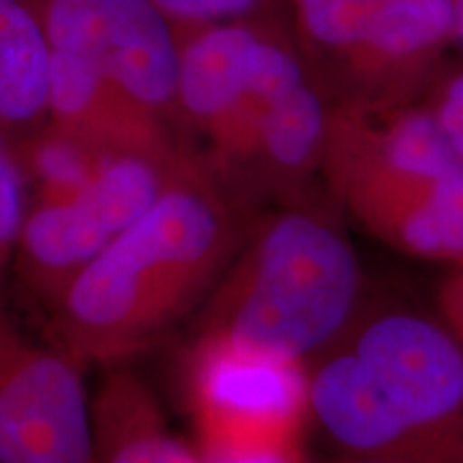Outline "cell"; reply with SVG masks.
<instances>
[{
  "label": "cell",
  "instance_id": "cell-3",
  "mask_svg": "<svg viewBox=\"0 0 463 463\" xmlns=\"http://www.w3.org/2000/svg\"><path fill=\"white\" fill-rule=\"evenodd\" d=\"M322 172L391 245L419 258L463 260V164L422 99H335Z\"/></svg>",
  "mask_w": 463,
  "mask_h": 463
},
{
  "label": "cell",
  "instance_id": "cell-10",
  "mask_svg": "<svg viewBox=\"0 0 463 463\" xmlns=\"http://www.w3.org/2000/svg\"><path fill=\"white\" fill-rule=\"evenodd\" d=\"M92 463H204L165 427L159 403L129 369H112L92 399Z\"/></svg>",
  "mask_w": 463,
  "mask_h": 463
},
{
  "label": "cell",
  "instance_id": "cell-18",
  "mask_svg": "<svg viewBox=\"0 0 463 463\" xmlns=\"http://www.w3.org/2000/svg\"><path fill=\"white\" fill-rule=\"evenodd\" d=\"M447 303H449V311H450L449 316H450V320H453L455 333L463 339V270H461V275L457 277V281L453 283V286L449 288Z\"/></svg>",
  "mask_w": 463,
  "mask_h": 463
},
{
  "label": "cell",
  "instance_id": "cell-14",
  "mask_svg": "<svg viewBox=\"0 0 463 463\" xmlns=\"http://www.w3.org/2000/svg\"><path fill=\"white\" fill-rule=\"evenodd\" d=\"M178 31L283 14V0H155Z\"/></svg>",
  "mask_w": 463,
  "mask_h": 463
},
{
  "label": "cell",
  "instance_id": "cell-16",
  "mask_svg": "<svg viewBox=\"0 0 463 463\" xmlns=\"http://www.w3.org/2000/svg\"><path fill=\"white\" fill-rule=\"evenodd\" d=\"M422 101L431 109L444 137L463 164V61L447 62Z\"/></svg>",
  "mask_w": 463,
  "mask_h": 463
},
{
  "label": "cell",
  "instance_id": "cell-17",
  "mask_svg": "<svg viewBox=\"0 0 463 463\" xmlns=\"http://www.w3.org/2000/svg\"><path fill=\"white\" fill-rule=\"evenodd\" d=\"M204 463H298V457L294 444H286V447L245 450V453L219 457V459H211Z\"/></svg>",
  "mask_w": 463,
  "mask_h": 463
},
{
  "label": "cell",
  "instance_id": "cell-20",
  "mask_svg": "<svg viewBox=\"0 0 463 463\" xmlns=\"http://www.w3.org/2000/svg\"><path fill=\"white\" fill-rule=\"evenodd\" d=\"M350 463H405V461L391 459V457H352Z\"/></svg>",
  "mask_w": 463,
  "mask_h": 463
},
{
  "label": "cell",
  "instance_id": "cell-15",
  "mask_svg": "<svg viewBox=\"0 0 463 463\" xmlns=\"http://www.w3.org/2000/svg\"><path fill=\"white\" fill-rule=\"evenodd\" d=\"M31 206V189L14 142L0 133V253L11 260L14 247Z\"/></svg>",
  "mask_w": 463,
  "mask_h": 463
},
{
  "label": "cell",
  "instance_id": "cell-12",
  "mask_svg": "<svg viewBox=\"0 0 463 463\" xmlns=\"http://www.w3.org/2000/svg\"><path fill=\"white\" fill-rule=\"evenodd\" d=\"M369 3L372 0H283V20L328 90L354 48Z\"/></svg>",
  "mask_w": 463,
  "mask_h": 463
},
{
  "label": "cell",
  "instance_id": "cell-13",
  "mask_svg": "<svg viewBox=\"0 0 463 463\" xmlns=\"http://www.w3.org/2000/svg\"><path fill=\"white\" fill-rule=\"evenodd\" d=\"M24 167L31 202H71L84 194L101 150L48 123L15 144Z\"/></svg>",
  "mask_w": 463,
  "mask_h": 463
},
{
  "label": "cell",
  "instance_id": "cell-4",
  "mask_svg": "<svg viewBox=\"0 0 463 463\" xmlns=\"http://www.w3.org/2000/svg\"><path fill=\"white\" fill-rule=\"evenodd\" d=\"M187 397L204 461L294 444L309 412L303 364L219 337L191 352Z\"/></svg>",
  "mask_w": 463,
  "mask_h": 463
},
{
  "label": "cell",
  "instance_id": "cell-8",
  "mask_svg": "<svg viewBox=\"0 0 463 463\" xmlns=\"http://www.w3.org/2000/svg\"><path fill=\"white\" fill-rule=\"evenodd\" d=\"M50 123L99 150L178 144L174 133L78 58L52 50Z\"/></svg>",
  "mask_w": 463,
  "mask_h": 463
},
{
  "label": "cell",
  "instance_id": "cell-7",
  "mask_svg": "<svg viewBox=\"0 0 463 463\" xmlns=\"http://www.w3.org/2000/svg\"><path fill=\"white\" fill-rule=\"evenodd\" d=\"M453 48V0H372L331 92L339 101H419Z\"/></svg>",
  "mask_w": 463,
  "mask_h": 463
},
{
  "label": "cell",
  "instance_id": "cell-5",
  "mask_svg": "<svg viewBox=\"0 0 463 463\" xmlns=\"http://www.w3.org/2000/svg\"><path fill=\"white\" fill-rule=\"evenodd\" d=\"M37 7L52 50L95 69L174 133L181 33L155 0H37Z\"/></svg>",
  "mask_w": 463,
  "mask_h": 463
},
{
  "label": "cell",
  "instance_id": "cell-6",
  "mask_svg": "<svg viewBox=\"0 0 463 463\" xmlns=\"http://www.w3.org/2000/svg\"><path fill=\"white\" fill-rule=\"evenodd\" d=\"M82 363L34 344L0 307V463H92Z\"/></svg>",
  "mask_w": 463,
  "mask_h": 463
},
{
  "label": "cell",
  "instance_id": "cell-19",
  "mask_svg": "<svg viewBox=\"0 0 463 463\" xmlns=\"http://www.w3.org/2000/svg\"><path fill=\"white\" fill-rule=\"evenodd\" d=\"M455 3V15H457V42L463 50V0H453Z\"/></svg>",
  "mask_w": 463,
  "mask_h": 463
},
{
  "label": "cell",
  "instance_id": "cell-1",
  "mask_svg": "<svg viewBox=\"0 0 463 463\" xmlns=\"http://www.w3.org/2000/svg\"><path fill=\"white\" fill-rule=\"evenodd\" d=\"M236 202L183 148L159 200L50 303L58 347L112 363L153 344L228 262Z\"/></svg>",
  "mask_w": 463,
  "mask_h": 463
},
{
  "label": "cell",
  "instance_id": "cell-11",
  "mask_svg": "<svg viewBox=\"0 0 463 463\" xmlns=\"http://www.w3.org/2000/svg\"><path fill=\"white\" fill-rule=\"evenodd\" d=\"M50 78L37 0H0V133L14 146L50 123Z\"/></svg>",
  "mask_w": 463,
  "mask_h": 463
},
{
  "label": "cell",
  "instance_id": "cell-9",
  "mask_svg": "<svg viewBox=\"0 0 463 463\" xmlns=\"http://www.w3.org/2000/svg\"><path fill=\"white\" fill-rule=\"evenodd\" d=\"M109 242L112 236L80 198L31 202L14 256L26 286L50 305Z\"/></svg>",
  "mask_w": 463,
  "mask_h": 463
},
{
  "label": "cell",
  "instance_id": "cell-2",
  "mask_svg": "<svg viewBox=\"0 0 463 463\" xmlns=\"http://www.w3.org/2000/svg\"><path fill=\"white\" fill-rule=\"evenodd\" d=\"M358 289L350 241L297 195L253 234L208 305L200 337L303 364L347 326Z\"/></svg>",
  "mask_w": 463,
  "mask_h": 463
},
{
  "label": "cell",
  "instance_id": "cell-21",
  "mask_svg": "<svg viewBox=\"0 0 463 463\" xmlns=\"http://www.w3.org/2000/svg\"><path fill=\"white\" fill-rule=\"evenodd\" d=\"M7 262H9V260L5 258L3 253H0V275H3V269H5V264H7Z\"/></svg>",
  "mask_w": 463,
  "mask_h": 463
}]
</instances>
